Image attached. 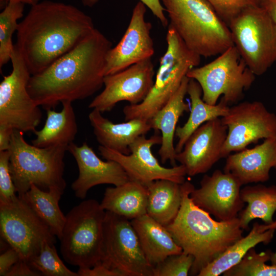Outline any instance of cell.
Wrapping results in <instances>:
<instances>
[{"instance_id": "1", "label": "cell", "mask_w": 276, "mask_h": 276, "mask_svg": "<svg viewBox=\"0 0 276 276\" xmlns=\"http://www.w3.org/2000/svg\"><path fill=\"white\" fill-rule=\"evenodd\" d=\"M92 18L77 7L43 0L18 24L14 44L30 74H39L88 35Z\"/></svg>"}, {"instance_id": "2", "label": "cell", "mask_w": 276, "mask_h": 276, "mask_svg": "<svg viewBox=\"0 0 276 276\" xmlns=\"http://www.w3.org/2000/svg\"><path fill=\"white\" fill-rule=\"evenodd\" d=\"M112 42L95 29L41 73L31 75L27 89L37 105L54 109L64 101L86 99L103 85L106 57Z\"/></svg>"}, {"instance_id": "3", "label": "cell", "mask_w": 276, "mask_h": 276, "mask_svg": "<svg viewBox=\"0 0 276 276\" xmlns=\"http://www.w3.org/2000/svg\"><path fill=\"white\" fill-rule=\"evenodd\" d=\"M181 186L180 210L174 220L166 227L182 252L194 257L189 274L197 275L203 268L242 237L243 229L238 217L227 221L214 220L190 198L194 185L185 181Z\"/></svg>"}, {"instance_id": "4", "label": "cell", "mask_w": 276, "mask_h": 276, "mask_svg": "<svg viewBox=\"0 0 276 276\" xmlns=\"http://www.w3.org/2000/svg\"><path fill=\"white\" fill-rule=\"evenodd\" d=\"M169 26L199 56L219 55L234 45L228 25L206 0H160Z\"/></svg>"}, {"instance_id": "5", "label": "cell", "mask_w": 276, "mask_h": 276, "mask_svg": "<svg viewBox=\"0 0 276 276\" xmlns=\"http://www.w3.org/2000/svg\"><path fill=\"white\" fill-rule=\"evenodd\" d=\"M67 146L38 147L25 141L23 132L13 130L8 150L10 172L18 196L32 184L44 191L56 188L64 193V157Z\"/></svg>"}, {"instance_id": "6", "label": "cell", "mask_w": 276, "mask_h": 276, "mask_svg": "<svg viewBox=\"0 0 276 276\" xmlns=\"http://www.w3.org/2000/svg\"><path fill=\"white\" fill-rule=\"evenodd\" d=\"M167 50L159 60L153 85L140 103L125 106V121L139 119L149 121L179 88L188 72L199 65L201 56L188 48L170 26L166 34Z\"/></svg>"}, {"instance_id": "7", "label": "cell", "mask_w": 276, "mask_h": 276, "mask_svg": "<svg viewBox=\"0 0 276 276\" xmlns=\"http://www.w3.org/2000/svg\"><path fill=\"white\" fill-rule=\"evenodd\" d=\"M106 211L95 199L81 201L66 214L60 241L64 260L79 268L101 263Z\"/></svg>"}, {"instance_id": "8", "label": "cell", "mask_w": 276, "mask_h": 276, "mask_svg": "<svg viewBox=\"0 0 276 276\" xmlns=\"http://www.w3.org/2000/svg\"><path fill=\"white\" fill-rule=\"evenodd\" d=\"M187 76L199 84L203 100L214 105L221 96L228 105L241 100L243 92L254 82L256 75L233 45L211 62L192 68Z\"/></svg>"}, {"instance_id": "9", "label": "cell", "mask_w": 276, "mask_h": 276, "mask_svg": "<svg viewBox=\"0 0 276 276\" xmlns=\"http://www.w3.org/2000/svg\"><path fill=\"white\" fill-rule=\"evenodd\" d=\"M234 46L256 76L276 61V25L259 6L243 10L228 25Z\"/></svg>"}, {"instance_id": "10", "label": "cell", "mask_w": 276, "mask_h": 276, "mask_svg": "<svg viewBox=\"0 0 276 276\" xmlns=\"http://www.w3.org/2000/svg\"><path fill=\"white\" fill-rule=\"evenodd\" d=\"M101 263L121 276H153L131 221L106 211Z\"/></svg>"}, {"instance_id": "11", "label": "cell", "mask_w": 276, "mask_h": 276, "mask_svg": "<svg viewBox=\"0 0 276 276\" xmlns=\"http://www.w3.org/2000/svg\"><path fill=\"white\" fill-rule=\"evenodd\" d=\"M11 61L12 71L0 83V125L34 133L42 113L28 91L31 75L15 45Z\"/></svg>"}, {"instance_id": "12", "label": "cell", "mask_w": 276, "mask_h": 276, "mask_svg": "<svg viewBox=\"0 0 276 276\" xmlns=\"http://www.w3.org/2000/svg\"><path fill=\"white\" fill-rule=\"evenodd\" d=\"M1 237L27 263L46 243L54 244L56 236L32 208L17 196L14 200L0 202Z\"/></svg>"}, {"instance_id": "13", "label": "cell", "mask_w": 276, "mask_h": 276, "mask_svg": "<svg viewBox=\"0 0 276 276\" xmlns=\"http://www.w3.org/2000/svg\"><path fill=\"white\" fill-rule=\"evenodd\" d=\"M221 119L227 127L221 158L260 139L276 137V115L260 101H246L229 107L228 113Z\"/></svg>"}, {"instance_id": "14", "label": "cell", "mask_w": 276, "mask_h": 276, "mask_svg": "<svg viewBox=\"0 0 276 276\" xmlns=\"http://www.w3.org/2000/svg\"><path fill=\"white\" fill-rule=\"evenodd\" d=\"M162 136L155 134L149 138L142 135L130 145L129 154H124L100 145L99 151L106 160L118 162L125 170L130 180L145 186L158 179H167L179 183L185 181V167L180 165L172 168L163 167L153 154V146L161 144Z\"/></svg>"}, {"instance_id": "15", "label": "cell", "mask_w": 276, "mask_h": 276, "mask_svg": "<svg viewBox=\"0 0 276 276\" xmlns=\"http://www.w3.org/2000/svg\"><path fill=\"white\" fill-rule=\"evenodd\" d=\"M154 75L151 58L105 76L104 89L91 101L88 107L103 112L110 111L121 101H126L131 105L139 104L151 89Z\"/></svg>"}, {"instance_id": "16", "label": "cell", "mask_w": 276, "mask_h": 276, "mask_svg": "<svg viewBox=\"0 0 276 276\" xmlns=\"http://www.w3.org/2000/svg\"><path fill=\"white\" fill-rule=\"evenodd\" d=\"M146 6L139 1L134 6L131 17L123 37L108 52L104 76L120 72L137 62L151 58L154 54L151 36L152 28L145 18Z\"/></svg>"}, {"instance_id": "17", "label": "cell", "mask_w": 276, "mask_h": 276, "mask_svg": "<svg viewBox=\"0 0 276 276\" xmlns=\"http://www.w3.org/2000/svg\"><path fill=\"white\" fill-rule=\"evenodd\" d=\"M200 187L192 190L193 202L216 219L231 220L238 217L244 202L240 196L242 185L232 174L216 170L211 175H204Z\"/></svg>"}, {"instance_id": "18", "label": "cell", "mask_w": 276, "mask_h": 276, "mask_svg": "<svg viewBox=\"0 0 276 276\" xmlns=\"http://www.w3.org/2000/svg\"><path fill=\"white\" fill-rule=\"evenodd\" d=\"M227 127L217 118L202 124L189 136L176 160L183 165L187 175L194 176L210 170L221 158Z\"/></svg>"}, {"instance_id": "19", "label": "cell", "mask_w": 276, "mask_h": 276, "mask_svg": "<svg viewBox=\"0 0 276 276\" xmlns=\"http://www.w3.org/2000/svg\"><path fill=\"white\" fill-rule=\"evenodd\" d=\"M76 161L79 174L71 188L76 197L83 199L93 187L102 184L119 186L130 180L123 167L112 160L103 161L86 142L78 146L73 142L67 148Z\"/></svg>"}, {"instance_id": "20", "label": "cell", "mask_w": 276, "mask_h": 276, "mask_svg": "<svg viewBox=\"0 0 276 276\" xmlns=\"http://www.w3.org/2000/svg\"><path fill=\"white\" fill-rule=\"evenodd\" d=\"M275 164L276 137H273L265 139L251 149L246 148L230 154L223 171L232 174L243 186L268 181L270 170Z\"/></svg>"}, {"instance_id": "21", "label": "cell", "mask_w": 276, "mask_h": 276, "mask_svg": "<svg viewBox=\"0 0 276 276\" xmlns=\"http://www.w3.org/2000/svg\"><path fill=\"white\" fill-rule=\"evenodd\" d=\"M101 113L93 109L88 114L97 141L101 146L124 154L130 153L129 146L137 137L152 129L148 121L134 119L116 124L104 118Z\"/></svg>"}, {"instance_id": "22", "label": "cell", "mask_w": 276, "mask_h": 276, "mask_svg": "<svg viewBox=\"0 0 276 276\" xmlns=\"http://www.w3.org/2000/svg\"><path fill=\"white\" fill-rule=\"evenodd\" d=\"M189 80L190 78L186 76L166 104L148 121L152 129L160 131L162 133V143L158 151L162 163L169 161L172 167L176 166V153L174 146L176 125L180 117L190 109L185 101Z\"/></svg>"}, {"instance_id": "23", "label": "cell", "mask_w": 276, "mask_h": 276, "mask_svg": "<svg viewBox=\"0 0 276 276\" xmlns=\"http://www.w3.org/2000/svg\"><path fill=\"white\" fill-rule=\"evenodd\" d=\"M145 255L154 267L168 256L182 252L171 234L163 226L148 215L131 220Z\"/></svg>"}, {"instance_id": "24", "label": "cell", "mask_w": 276, "mask_h": 276, "mask_svg": "<svg viewBox=\"0 0 276 276\" xmlns=\"http://www.w3.org/2000/svg\"><path fill=\"white\" fill-rule=\"evenodd\" d=\"M276 221L261 224L255 222L249 233L229 246L218 257L203 268L198 276H218L237 264L248 251L257 244H267L273 237Z\"/></svg>"}, {"instance_id": "25", "label": "cell", "mask_w": 276, "mask_h": 276, "mask_svg": "<svg viewBox=\"0 0 276 276\" xmlns=\"http://www.w3.org/2000/svg\"><path fill=\"white\" fill-rule=\"evenodd\" d=\"M147 187L130 180L106 189L100 205L105 211L132 220L147 214Z\"/></svg>"}, {"instance_id": "26", "label": "cell", "mask_w": 276, "mask_h": 276, "mask_svg": "<svg viewBox=\"0 0 276 276\" xmlns=\"http://www.w3.org/2000/svg\"><path fill=\"white\" fill-rule=\"evenodd\" d=\"M62 108L57 112L54 109H48L47 119L43 128L35 130L36 138L32 145L40 148L55 145L68 146L74 140L78 131L76 118L72 102H61Z\"/></svg>"}, {"instance_id": "27", "label": "cell", "mask_w": 276, "mask_h": 276, "mask_svg": "<svg viewBox=\"0 0 276 276\" xmlns=\"http://www.w3.org/2000/svg\"><path fill=\"white\" fill-rule=\"evenodd\" d=\"M187 94L191 103V112L187 122L182 126L176 127L175 135L178 138L175 147L176 153L182 150L189 136L202 124L225 116L229 109L228 104L222 98L219 103L214 105L205 102L202 98V91L199 84L193 79H190Z\"/></svg>"}, {"instance_id": "28", "label": "cell", "mask_w": 276, "mask_h": 276, "mask_svg": "<svg viewBox=\"0 0 276 276\" xmlns=\"http://www.w3.org/2000/svg\"><path fill=\"white\" fill-rule=\"evenodd\" d=\"M181 185L167 179H158L147 185V214L163 226L170 224L180 208Z\"/></svg>"}, {"instance_id": "29", "label": "cell", "mask_w": 276, "mask_h": 276, "mask_svg": "<svg viewBox=\"0 0 276 276\" xmlns=\"http://www.w3.org/2000/svg\"><path fill=\"white\" fill-rule=\"evenodd\" d=\"M240 196L243 201L247 203L246 208L238 215L240 226L243 230H247L250 222L255 219H261L267 224L274 222L276 186H247L241 189Z\"/></svg>"}, {"instance_id": "30", "label": "cell", "mask_w": 276, "mask_h": 276, "mask_svg": "<svg viewBox=\"0 0 276 276\" xmlns=\"http://www.w3.org/2000/svg\"><path fill=\"white\" fill-rule=\"evenodd\" d=\"M56 188L44 191L34 184L22 195L18 196L48 225L54 235L61 239L66 221L59 202L63 194Z\"/></svg>"}, {"instance_id": "31", "label": "cell", "mask_w": 276, "mask_h": 276, "mask_svg": "<svg viewBox=\"0 0 276 276\" xmlns=\"http://www.w3.org/2000/svg\"><path fill=\"white\" fill-rule=\"evenodd\" d=\"M25 4L10 2L0 13V67L11 60L14 44L12 42L13 33L17 31V20L21 18Z\"/></svg>"}, {"instance_id": "32", "label": "cell", "mask_w": 276, "mask_h": 276, "mask_svg": "<svg viewBox=\"0 0 276 276\" xmlns=\"http://www.w3.org/2000/svg\"><path fill=\"white\" fill-rule=\"evenodd\" d=\"M272 251L268 249L257 253L250 249L236 265L223 273V276H276V265H269Z\"/></svg>"}, {"instance_id": "33", "label": "cell", "mask_w": 276, "mask_h": 276, "mask_svg": "<svg viewBox=\"0 0 276 276\" xmlns=\"http://www.w3.org/2000/svg\"><path fill=\"white\" fill-rule=\"evenodd\" d=\"M34 270L45 276H79L68 269L58 255L54 244L45 243L29 262Z\"/></svg>"}, {"instance_id": "34", "label": "cell", "mask_w": 276, "mask_h": 276, "mask_svg": "<svg viewBox=\"0 0 276 276\" xmlns=\"http://www.w3.org/2000/svg\"><path fill=\"white\" fill-rule=\"evenodd\" d=\"M194 261V257L182 252L168 256L153 268V276H187Z\"/></svg>"}, {"instance_id": "35", "label": "cell", "mask_w": 276, "mask_h": 276, "mask_svg": "<svg viewBox=\"0 0 276 276\" xmlns=\"http://www.w3.org/2000/svg\"><path fill=\"white\" fill-rule=\"evenodd\" d=\"M227 25L245 9L259 5V0H206Z\"/></svg>"}, {"instance_id": "36", "label": "cell", "mask_w": 276, "mask_h": 276, "mask_svg": "<svg viewBox=\"0 0 276 276\" xmlns=\"http://www.w3.org/2000/svg\"><path fill=\"white\" fill-rule=\"evenodd\" d=\"M10 169L9 150L0 151V202H8L17 196Z\"/></svg>"}, {"instance_id": "37", "label": "cell", "mask_w": 276, "mask_h": 276, "mask_svg": "<svg viewBox=\"0 0 276 276\" xmlns=\"http://www.w3.org/2000/svg\"><path fill=\"white\" fill-rule=\"evenodd\" d=\"M99 0H81L85 7H92ZM143 3L152 12L153 14L159 20L164 27H168V19L167 18L165 11V9L160 0H139Z\"/></svg>"}, {"instance_id": "38", "label": "cell", "mask_w": 276, "mask_h": 276, "mask_svg": "<svg viewBox=\"0 0 276 276\" xmlns=\"http://www.w3.org/2000/svg\"><path fill=\"white\" fill-rule=\"evenodd\" d=\"M20 259L18 252L10 247L0 256V276H5L10 268Z\"/></svg>"}, {"instance_id": "39", "label": "cell", "mask_w": 276, "mask_h": 276, "mask_svg": "<svg viewBox=\"0 0 276 276\" xmlns=\"http://www.w3.org/2000/svg\"><path fill=\"white\" fill-rule=\"evenodd\" d=\"M41 273L33 269L27 262L20 259L6 274L5 276H38Z\"/></svg>"}, {"instance_id": "40", "label": "cell", "mask_w": 276, "mask_h": 276, "mask_svg": "<svg viewBox=\"0 0 276 276\" xmlns=\"http://www.w3.org/2000/svg\"><path fill=\"white\" fill-rule=\"evenodd\" d=\"M79 276H121L117 271L100 263L90 268H79Z\"/></svg>"}, {"instance_id": "41", "label": "cell", "mask_w": 276, "mask_h": 276, "mask_svg": "<svg viewBox=\"0 0 276 276\" xmlns=\"http://www.w3.org/2000/svg\"><path fill=\"white\" fill-rule=\"evenodd\" d=\"M14 129L0 125V151L8 150Z\"/></svg>"}, {"instance_id": "42", "label": "cell", "mask_w": 276, "mask_h": 276, "mask_svg": "<svg viewBox=\"0 0 276 276\" xmlns=\"http://www.w3.org/2000/svg\"><path fill=\"white\" fill-rule=\"evenodd\" d=\"M259 5L276 25V0H259Z\"/></svg>"}, {"instance_id": "43", "label": "cell", "mask_w": 276, "mask_h": 276, "mask_svg": "<svg viewBox=\"0 0 276 276\" xmlns=\"http://www.w3.org/2000/svg\"><path fill=\"white\" fill-rule=\"evenodd\" d=\"M6 1L8 3L10 2L21 3L24 4L30 5L32 6L33 5H34L37 4L38 3L40 2V1L41 0H6Z\"/></svg>"}, {"instance_id": "44", "label": "cell", "mask_w": 276, "mask_h": 276, "mask_svg": "<svg viewBox=\"0 0 276 276\" xmlns=\"http://www.w3.org/2000/svg\"><path fill=\"white\" fill-rule=\"evenodd\" d=\"M270 261H271V264L276 265V251L272 253Z\"/></svg>"}, {"instance_id": "45", "label": "cell", "mask_w": 276, "mask_h": 276, "mask_svg": "<svg viewBox=\"0 0 276 276\" xmlns=\"http://www.w3.org/2000/svg\"><path fill=\"white\" fill-rule=\"evenodd\" d=\"M274 168V169H275V170H276V164H275V165Z\"/></svg>"}]
</instances>
